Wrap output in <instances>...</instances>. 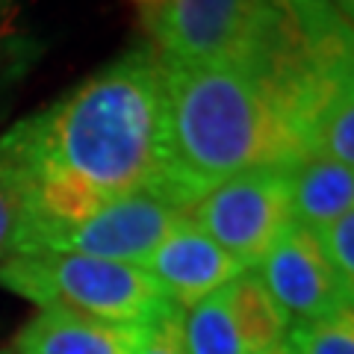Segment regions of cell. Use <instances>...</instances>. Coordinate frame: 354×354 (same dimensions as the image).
I'll return each mask as SVG.
<instances>
[{"label":"cell","instance_id":"cell-6","mask_svg":"<svg viewBox=\"0 0 354 354\" xmlns=\"http://www.w3.org/2000/svg\"><path fill=\"white\" fill-rule=\"evenodd\" d=\"M186 216L234 260L254 269L292 225L283 171L278 165H263L227 177L192 201Z\"/></svg>","mask_w":354,"mask_h":354},{"label":"cell","instance_id":"cell-8","mask_svg":"<svg viewBox=\"0 0 354 354\" xmlns=\"http://www.w3.org/2000/svg\"><path fill=\"white\" fill-rule=\"evenodd\" d=\"M160 292L174 307H192L201 298L218 292L236 274L245 272V266L216 245L189 216H180L177 225L169 230L157 248L142 263Z\"/></svg>","mask_w":354,"mask_h":354},{"label":"cell","instance_id":"cell-16","mask_svg":"<svg viewBox=\"0 0 354 354\" xmlns=\"http://www.w3.org/2000/svg\"><path fill=\"white\" fill-rule=\"evenodd\" d=\"M177 319H180V307L169 310V313L160 316L157 322L145 325V330H142V339L136 346V354H183Z\"/></svg>","mask_w":354,"mask_h":354},{"label":"cell","instance_id":"cell-13","mask_svg":"<svg viewBox=\"0 0 354 354\" xmlns=\"http://www.w3.org/2000/svg\"><path fill=\"white\" fill-rule=\"evenodd\" d=\"M290 354H354V316L351 310L319 319V322L292 325L286 334Z\"/></svg>","mask_w":354,"mask_h":354},{"label":"cell","instance_id":"cell-1","mask_svg":"<svg viewBox=\"0 0 354 354\" xmlns=\"http://www.w3.org/2000/svg\"><path fill=\"white\" fill-rule=\"evenodd\" d=\"M0 165L27 195L24 225L74 221L104 201L162 195L165 83L160 53L130 50L0 136Z\"/></svg>","mask_w":354,"mask_h":354},{"label":"cell","instance_id":"cell-15","mask_svg":"<svg viewBox=\"0 0 354 354\" xmlns=\"http://www.w3.org/2000/svg\"><path fill=\"white\" fill-rule=\"evenodd\" d=\"M27 216V195L21 183L0 165V263L15 254V242Z\"/></svg>","mask_w":354,"mask_h":354},{"label":"cell","instance_id":"cell-12","mask_svg":"<svg viewBox=\"0 0 354 354\" xmlns=\"http://www.w3.org/2000/svg\"><path fill=\"white\" fill-rule=\"evenodd\" d=\"M177 330H180L183 354H248L234 316H230L225 286L195 301L192 307H183Z\"/></svg>","mask_w":354,"mask_h":354},{"label":"cell","instance_id":"cell-11","mask_svg":"<svg viewBox=\"0 0 354 354\" xmlns=\"http://www.w3.org/2000/svg\"><path fill=\"white\" fill-rule=\"evenodd\" d=\"M225 295H227L230 316H234L248 354H266V351L283 346L292 325L283 316V310L274 304V298L257 278V272L245 269L242 274H236L225 286Z\"/></svg>","mask_w":354,"mask_h":354},{"label":"cell","instance_id":"cell-4","mask_svg":"<svg viewBox=\"0 0 354 354\" xmlns=\"http://www.w3.org/2000/svg\"><path fill=\"white\" fill-rule=\"evenodd\" d=\"M162 59L251 71L269 41L272 0H133Z\"/></svg>","mask_w":354,"mask_h":354},{"label":"cell","instance_id":"cell-19","mask_svg":"<svg viewBox=\"0 0 354 354\" xmlns=\"http://www.w3.org/2000/svg\"><path fill=\"white\" fill-rule=\"evenodd\" d=\"M266 354H290V351H286V346H278V348H272V351H266Z\"/></svg>","mask_w":354,"mask_h":354},{"label":"cell","instance_id":"cell-18","mask_svg":"<svg viewBox=\"0 0 354 354\" xmlns=\"http://www.w3.org/2000/svg\"><path fill=\"white\" fill-rule=\"evenodd\" d=\"M330 3L339 9V15H342V18L354 21V0H330Z\"/></svg>","mask_w":354,"mask_h":354},{"label":"cell","instance_id":"cell-5","mask_svg":"<svg viewBox=\"0 0 354 354\" xmlns=\"http://www.w3.org/2000/svg\"><path fill=\"white\" fill-rule=\"evenodd\" d=\"M183 209L165 195L145 189L104 201L74 221L21 225L15 254H86L101 260L145 263L148 254L169 236Z\"/></svg>","mask_w":354,"mask_h":354},{"label":"cell","instance_id":"cell-7","mask_svg":"<svg viewBox=\"0 0 354 354\" xmlns=\"http://www.w3.org/2000/svg\"><path fill=\"white\" fill-rule=\"evenodd\" d=\"M254 272L290 319V325L319 322L351 310L354 292L346 290L337 272L330 269L316 236L295 221L263 254Z\"/></svg>","mask_w":354,"mask_h":354},{"label":"cell","instance_id":"cell-2","mask_svg":"<svg viewBox=\"0 0 354 354\" xmlns=\"http://www.w3.org/2000/svg\"><path fill=\"white\" fill-rule=\"evenodd\" d=\"M160 62L169 142L162 195L183 213L227 177L281 169L301 153L283 109L251 71L225 62Z\"/></svg>","mask_w":354,"mask_h":354},{"label":"cell","instance_id":"cell-14","mask_svg":"<svg viewBox=\"0 0 354 354\" xmlns=\"http://www.w3.org/2000/svg\"><path fill=\"white\" fill-rule=\"evenodd\" d=\"M310 234L316 236L319 248H322L325 260L337 272L342 286L354 292V209L351 213H342L334 221H328L325 227L310 230Z\"/></svg>","mask_w":354,"mask_h":354},{"label":"cell","instance_id":"cell-3","mask_svg":"<svg viewBox=\"0 0 354 354\" xmlns=\"http://www.w3.org/2000/svg\"><path fill=\"white\" fill-rule=\"evenodd\" d=\"M0 286L39 307H62L133 328H145L174 310L139 263L86 254H12L0 263Z\"/></svg>","mask_w":354,"mask_h":354},{"label":"cell","instance_id":"cell-17","mask_svg":"<svg viewBox=\"0 0 354 354\" xmlns=\"http://www.w3.org/2000/svg\"><path fill=\"white\" fill-rule=\"evenodd\" d=\"M18 15L15 0H0V48H9L18 36Z\"/></svg>","mask_w":354,"mask_h":354},{"label":"cell","instance_id":"cell-10","mask_svg":"<svg viewBox=\"0 0 354 354\" xmlns=\"http://www.w3.org/2000/svg\"><path fill=\"white\" fill-rule=\"evenodd\" d=\"M292 221L319 230L354 209V169L316 153H298L281 165Z\"/></svg>","mask_w":354,"mask_h":354},{"label":"cell","instance_id":"cell-9","mask_svg":"<svg viewBox=\"0 0 354 354\" xmlns=\"http://www.w3.org/2000/svg\"><path fill=\"white\" fill-rule=\"evenodd\" d=\"M145 328L41 307L15 337V354H136Z\"/></svg>","mask_w":354,"mask_h":354}]
</instances>
